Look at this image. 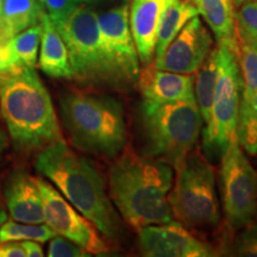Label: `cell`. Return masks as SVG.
<instances>
[{
    "instance_id": "cell-8",
    "label": "cell",
    "mask_w": 257,
    "mask_h": 257,
    "mask_svg": "<svg viewBox=\"0 0 257 257\" xmlns=\"http://www.w3.org/2000/svg\"><path fill=\"white\" fill-rule=\"evenodd\" d=\"M220 54L219 73L208 121L202 130V148L208 156H223L236 138L240 101V72L238 50L218 44Z\"/></svg>"
},
{
    "instance_id": "cell-27",
    "label": "cell",
    "mask_w": 257,
    "mask_h": 257,
    "mask_svg": "<svg viewBox=\"0 0 257 257\" xmlns=\"http://www.w3.org/2000/svg\"><path fill=\"white\" fill-rule=\"evenodd\" d=\"M242 229L232 244V255L257 257V223L252 221Z\"/></svg>"
},
{
    "instance_id": "cell-21",
    "label": "cell",
    "mask_w": 257,
    "mask_h": 257,
    "mask_svg": "<svg viewBox=\"0 0 257 257\" xmlns=\"http://www.w3.org/2000/svg\"><path fill=\"white\" fill-rule=\"evenodd\" d=\"M220 54L219 48H214L210 51L206 60L202 62L195 74L194 95L202 120L206 124L210 118L212 102H213L214 91H216L218 73H219Z\"/></svg>"
},
{
    "instance_id": "cell-7",
    "label": "cell",
    "mask_w": 257,
    "mask_h": 257,
    "mask_svg": "<svg viewBox=\"0 0 257 257\" xmlns=\"http://www.w3.org/2000/svg\"><path fill=\"white\" fill-rule=\"evenodd\" d=\"M175 181L168 193L173 217L186 229L216 226L220 213L214 170L198 150L174 168Z\"/></svg>"
},
{
    "instance_id": "cell-33",
    "label": "cell",
    "mask_w": 257,
    "mask_h": 257,
    "mask_svg": "<svg viewBox=\"0 0 257 257\" xmlns=\"http://www.w3.org/2000/svg\"><path fill=\"white\" fill-rule=\"evenodd\" d=\"M9 142L8 137H6V134L3 131V128L0 127V153H3L8 148Z\"/></svg>"
},
{
    "instance_id": "cell-18",
    "label": "cell",
    "mask_w": 257,
    "mask_h": 257,
    "mask_svg": "<svg viewBox=\"0 0 257 257\" xmlns=\"http://www.w3.org/2000/svg\"><path fill=\"white\" fill-rule=\"evenodd\" d=\"M218 44L238 50L233 0H192Z\"/></svg>"
},
{
    "instance_id": "cell-22",
    "label": "cell",
    "mask_w": 257,
    "mask_h": 257,
    "mask_svg": "<svg viewBox=\"0 0 257 257\" xmlns=\"http://www.w3.org/2000/svg\"><path fill=\"white\" fill-rule=\"evenodd\" d=\"M41 36L42 23H38L15 35L9 41L12 57L19 69L36 68L38 48L41 46Z\"/></svg>"
},
{
    "instance_id": "cell-39",
    "label": "cell",
    "mask_w": 257,
    "mask_h": 257,
    "mask_svg": "<svg viewBox=\"0 0 257 257\" xmlns=\"http://www.w3.org/2000/svg\"><path fill=\"white\" fill-rule=\"evenodd\" d=\"M3 76H4V75H0V85H2V80H3Z\"/></svg>"
},
{
    "instance_id": "cell-10",
    "label": "cell",
    "mask_w": 257,
    "mask_h": 257,
    "mask_svg": "<svg viewBox=\"0 0 257 257\" xmlns=\"http://www.w3.org/2000/svg\"><path fill=\"white\" fill-rule=\"evenodd\" d=\"M40 189L44 223L54 232L76 243L91 255H101L111 245L100 236L98 227L76 211L53 185L42 178H35Z\"/></svg>"
},
{
    "instance_id": "cell-15",
    "label": "cell",
    "mask_w": 257,
    "mask_h": 257,
    "mask_svg": "<svg viewBox=\"0 0 257 257\" xmlns=\"http://www.w3.org/2000/svg\"><path fill=\"white\" fill-rule=\"evenodd\" d=\"M4 197L12 219L24 224H44L40 189L28 173L15 170L8 176Z\"/></svg>"
},
{
    "instance_id": "cell-2",
    "label": "cell",
    "mask_w": 257,
    "mask_h": 257,
    "mask_svg": "<svg viewBox=\"0 0 257 257\" xmlns=\"http://www.w3.org/2000/svg\"><path fill=\"white\" fill-rule=\"evenodd\" d=\"M35 167L105 237L119 238L123 233L120 218L106 191L104 179L91 161L61 140L41 149Z\"/></svg>"
},
{
    "instance_id": "cell-19",
    "label": "cell",
    "mask_w": 257,
    "mask_h": 257,
    "mask_svg": "<svg viewBox=\"0 0 257 257\" xmlns=\"http://www.w3.org/2000/svg\"><path fill=\"white\" fill-rule=\"evenodd\" d=\"M199 16L191 0H169L161 17L155 46V60L163 55L172 41L178 36L189 19Z\"/></svg>"
},
{
    "instance_id": "cell-9",
    "label": "cell",
    "mask_w": 257,
    "mask_h": 257,
    "mask_svg": "<svg viewBox=\"0 0 257 257\" xmlns=\"http://www.w3.org/2000/svg\"><path fill=\"white\" fill-rule=\"evenodd\" d=\"M220 191L227 226L239 230L257 218V174L233 138L223 154Z\"/></svg>"
},
{
    "instance_id": "cell-29",
    "label": "cell",
    "mask_w": 257,
    "mask_h": 257,
    "mask_svg": "<svg viewBox=\"0 0 257 257\" xmlns=\"http://www.w3.org/2000/svg\"><path fill=\"white\" fill-rule=\"evenodd\" d=\"M44 14L48 15L54 24L60 23L75 10L78 0H40Z\"/></svg>"
},
{
    "instance_id": "cell-17",
    "label": "cell",
    "mask_w": 257,
    "mask_h": 257,
    "mask_svg": "<svg viewBox=\"0 0 257 257\" xmlns=\"http://www.w3.org/2000/svg\"><path fill=\"white\" fill-rule=\"evenodd\" d=\"M42 36L38 67L44 74L55 79H73L69 54L56 25L43 14L41 19Z\"/></svg>"
},
{
    "instance_id": "cell-20",
    "label": "cell",
    "mask_w": 257,
    "mask_h": 257,
    "mask_svg": "<svg viewBox=\"0 0 257 257\" xmlns=\"http://www.w3.org/2000/svg\"><path fill=\"white\" fill-rule=\"evenodd\" d=\"M43 14L40 0H4L0 11V31L11 40L15 35L41 23Z\"/></svg>"
},
{
    "instance_id": "cell-14",
    "label": "cell",
    "mask_w": 257,
    "mask_h": 257,
    "mask_svg": "<svg viewBox=\"0 0 257 257\" xmlns=\"http://www.w3.org/2000/svg\"><path fill=\"white\" fill-rule=\"evenodd\" d=\"M138 89L146 104L185 101L195 99L194 79L189 74L160 70L153 63L138 74Z\"/></svg>"
},
{
    "instance_id": "cell-30",
    "label": "cell",
    "mask_w": 257,
    "mask_h": 257,
    "mask_svg": "<svg viewBox=\"0 0 257 257\" xmlns=\"http://www.w3.org/2000/svg\"><path fill=\"white\" fill-rule=\"evenodd\" d=\"M9 38L0 31V75H10L22 70L15 63L9 47Z\"/></svg>"
},
{
    "instance_id": "cell-36",
    "label": "cell",
    "mask_w": 257,
    "mask_h": 257,
    "mask_svg": "<svg viewBox=\"0 0 257 257\" xmlns=\"http://www.w3.org/2000/svg\"><path fill=\"white\" fill-rule=\"evenodd\" d=\"M80 4H93V3L101 2V0H78Z\"/></svg>"
},
{
    "instance_id": "cell-31",
    "label": "cell",
    "mask_w": 257,
    "mask_h": 257,
    "mask_svg": "<svg viewBox=\"0 0 257 257\" xmlns=\"http://www.w3.org/2000/svg\"><path fill=\"white\" fill-rule=\"evenodd\" d=\"M0 257H27L21 240L0 242Z\"/></svg>"
},
{
    "instance_id": "cell-28",
    "label": "cell",
    "mask_w": 257,
    "mask_h": 257,
    "mask_svg": "<svg viewBox=\"0 0 257 257\" xmlns=\"http://www.w3.org/2000/svg\"><path fill=\"white\" fill-rule=\"evenodd\" d=\"M49 257H86L91 256V253L85 249L72 242L63 236H54L50 239L49 248H48Z\"/></svg>"
},
{
    "instance_id": "cell-26",
    "label": "cell",
    "mask_w": 257,
    "mask_h": 257,
    "mask_svg": "<svg viewBox=\"0 0 257 257\" xmlns=\"http://www.w3.org/2000/svg\"><path fill=\"white\" fill-rule=\"evenodd\" d=\"M236 11L237 37L257 47V0H249Z\"/></svg>"
},
{
    "instance_id": "cell-5",
    "label": "cell",
    "mask_w": 257,
    "mask_h": 257,
    "mask_svg": "<svg viewBox=\"0 0 257 257\" xmlns=\"http://www.w3.org/2000/svg\"><path fill=\"white\" fill-rule=\"evenodd\" d=\"M202 121L195 99L165 104L143 102L147 156L175 168L194 148Z\"/></svg>"
},
{
    "instance_id": "cell-34",
    "label": "cell",
    "mask_w": 257,
    "mask_h": 257,
    "mask_svg": "<svg viewBox=\"0 0 257 257\" xmlns=\"http://www.w3.org/2000/svg\"><path fill=\"white\" fill-rule=\"evenodd\" d=\"M6 220H8V216H6L5 211L0 208V227H2V225L4 224Z\"/></svg>"
},
{
    "instance_id": "cell-25",
    "label": "cell",
    "mask_w": 257,
    "mask_h": 257,
    "mask_svg": "<svg viewBox=\"0 0 257 257\" xmlns=\"http://www.w3.org/2000/svg\"><path fill=\"white\" fill-rule=\"evenodd\" d=\"M236 136L239 146L249 155H257V118L252 105L239 101Z\"/></svg>"
},
{
    "instance_id": "cell-1",
    "label": "cell",
    "mask_w": 257,
    "mask_h": 257,
    "mask_svg": "<svg viewBox=\"0 0 257 257\" xmlns=\"http://www.w3.org/2000/svg\"><path fill=\"white\" fill-rule=\"evenodd\" d=\"M173 178V167L125 148L108 172V195L135 230L167 224L174 220L168 202Z\"/></svg>"
},
{
    "instance_id": "cell-37",
    "label": "cell",
    "mask_w": 257,
    "mask_h": 257,
    "mask_svg": "<svg viewBox=\"0 0 257 257\" xmlns=\"http://www.w3.org/2000/svg\"><path fill=\"white\" fill-rule=\"evenodd\" d=\"M245 2H249V0H233L234 6H236V8H238L239 5H242L243 3H245Z\"/></svg>"
},
{
    "instance_id": "cell-35",
    "label": "cell",
    "mask_w": 257,
    "mask_h": 257,
    "mask_svg": "<svg viewBox=\"0 0 257 257\" xmlns=\"http://www.w3.org/2000/svg\"><path fill=\"white\" fill-rule=\"evenodd\" d=\"M252 108H253V113H255L256 118H257V92L255 93V96H253V100H252Z\"/></svg>"
},
{
    "instance_id": "cell-24",
    "label": "cell",
    "mask_w": 257,
    "mask_h": 257,
    "mask_svg": "<svg viewBox=\"0 0 257 257\" xmlns=\"http://www.w3.org/2000/svg\"><path fill=\"white\" fill-rule=\"evenodd\" d=\"M55 232L48 225L19 224L16 220H6L0 227V242L6 240H36L48 242L55 236Z\"/></svg>"
},
{
    "instance_id": "cell-6",
    "label": "cell",
    "mask_w": 257,
    "mask_h": 257,
    "mask_svg": "<svg viewBox=\"0 0 257 257\" xmlns=\"http://www.w3.org/2000/svg\"><path fill=\"white\" fill-rule=\"evenodd\" d=\"M55 25L68 49L73 79L88 85L125 86L105 53L98 15L89 4H79L68 17Z\"/></svg>"
},
{
    "instance_id": "cell-11",
    "label": "cell",
    "mask_w": 257,
    "mask_h": 257,
    "mask_svg": "<svg viewBox=\"0 0 257 257\" xmlns=\"http://www.w3.org/2000/svg\"><path fill=\"white\" fill-rule=\"evenodd\" d=\"M105 53L125 85L137 80L140 59L128 23V6L123 4L98 15Z\"/></svg>"
},
{
    "instance_id": "cell-32",
    "label": "cell",
    "mask_w": 257,
    "mask_h": 257,
    "mask_svg": "<svg viewBox=\"0 0 257 257\" xmlns=\"http://www.w3.org/2000/svg\"><path fill=\"white\" fill-rule=\"evenodd\" d=\"M27 257H42L44 255L41 244L36 240H21Z\"/></svg>"
},
{
    "instance_id": "cell-12",
    "label": "cell",
    "mask_w": 257,
    "mask_h": 257,
    "mask_svg": "<svg viewBox=\"0 0 257 257\" xmlns=\"http://www.w3.org/2000/svg\"><path fill=\"white\" fill-rule=\"evenodd\" d=\"M213 46L211 32L199 16L189 19L163 55L153 61L154 67L166 72L195 74Z\"/></svg>"
},
{
    "instance_id": "cell-40",
    "label": "cell",
    "mask_w": 257,
    "mask_h": 257,
    "mask_svg": "<svg viewBox=\"0 0 257 257\" xmlns=\"http://www.w3.org/2000/svg\"><path fill=\"white\" fill-rule=\"evenodd\" d=\"M191 2H192V0H191Z\"/></svg>"
},
{
    "instance_id": "cell-4",
    "label": "cell",
    "mask_w": 257,
    "mask_h": 257,
    "mask_svg": "<svg viewBox=\"0 0 257 257\" xmlns=\"http://www.w3.org/2000/svg\"><path fill=\"white\" fill-rule=\"evenodd\" d=\"M61 118L70 142L89 155L113 159L127 142L123 106L114 98L83 92L61 96Z\"/></svg>"
},
{
    "instance_id": "cell-38",
    "label": "cell",
    "mask_w": 257,
    "mask_h": 257,
    "mask_svg": "<svg viewBox=\"0 0 257 257\" xmlns=\"http://www.w3.org/2000/svg\"><path fill=\"white\" fill-rule=\"evenodd\" d=\"M3 3H4V0H0V11H2V8H3Z\"/></svg>"
},
{
    "instance_id": "cell-3",
    "label": "cell",
    "mask_w": 257,
    "mask_h": 257,
    "mask_svg": "<svg viewBox=\"0 0 257 257\" xmlns=\"http://www.w3.org/2000/svg\"><path fill=\"white\" fill-rule=\"evenodd\" d=\"M0 112L19 150H41L62 140L53 100L35 68L3 76Z\"/></svg>"
},
{
    "instance_id": "cell-16",
    "label": "cell",
    "mask_w": 257,
    "mask_h": 257,
    "mask_svg": "<svg viewBox=\"0 0 257 257\" xmlns=\"http://www.w3.org/2000/svg\"><path fill=\"white\" fill-rule=\"evenodd\" d=\"M168 2L169 0H131L128 23L138 59L144 66L153 63L157 30Z\"/></svg>"
},
{
    "instance_id": "cell-23",
    "label": "cell",
    "mask_w": 257,
    "mask_h": 257,
    "mask_svg": "<svg viewBox=\"0 0 257 257\" xmlns=\"http://www.w3.org/2000/svg\"><path fill=\"white\" fill-rule=\"evenodd\" d=\"M237 60L240 72V102L252 105L257 92V47L238 40Z\"/></svg>"
},
{
    "instance_id": "cell-13",
    "label": "cell",
    "mask_w": 257,
    "mask_h": 257,
    "mask_svg": "<svg viewBox=\"0 0 257 257\" xmlns=\"http://www.w3.org/2000/svg\"><path fill=\"white\" fill-rule=\"evenodd\" d=\"M138 246L147 257H210L213 248L189 233L179 221L148 225L138 230Z\"/></svg>"
}]
</instances>
